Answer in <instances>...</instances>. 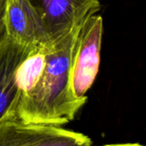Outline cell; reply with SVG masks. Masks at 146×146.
<instances>
[{"mask_svg":"<svg viewBox=\"0 0 146 146\" xmlns=\"http://www.w3.org/2000/svg\"><path fill=\"white\" fill-rule=\"evenodd\" d=\"M0 146H92V141L60 126L25 122L12 111L0 120Z\"/></svg>","mask_w":146,"mask_h":146,"instance_id":"obj_3","label":"cell"},{"mask_svg":"<svg viewBox=\"0 0 146 146\" xmlns=\"http://www.w3.org/2000/svg\"><path fill=\"white\" fill-rule=\"evenodd\" d=\"M101 146H144L137 143H129V144H114V145H105Z\"/></svg>","mask_w":146,"mask_h":146,"instance_id":"obj_8","label":"cell"},{"mask_svg":"<svg viewBox=\"0 0 146 146\" xmlns=\"http://www.w3.org/2000/svg\"><path fill=\"white\" fill-rule=\"evenodd\" d=\"M5 26L7 36L24 47L52 44L43 18L28 0H7Z\"/></svg>","mask_w":146,"mask_h":146,"instance_id":"obj_5","label":"cell"},{"mask_svg":"<svg viewBox=\"0 0 146 146\" xmlns=\"http://www.w3.org/2000/svg\"><path fill=\"white\" fill-rule=\"evenodd\" d=\"M104 31L103 17L87 16L77 27L70 55V86L77 98H85L100 67Z\"/></svg>","mask_w":146,"mask_h":146,"instance_id":"obj_2","label":"cell"},{"mask_svg":"<svg viewBox=\"0 0 146 146\" xmlns=\"http://www.w3.org/2000/svg\"><path fill=\"white\" fill-rule=\"evenodd\" d=\"M32 49L17 44L7 35L0 42V120L16 111L19 100L16 69Z\"/></svg>","mask_w":146,"mask_h":146,"instance_id":"obj_6","label":"cell"},{"mask_svg":"<svg viewBox=\"0 0 146 146\" xmlns=\"http://www.w3.org/2000/svg\"><path fill=\"white\" fill-rule=\"evenodd\" d=\"M6 4H7V0H0V42L7 35L6 26H5Z\"/></svg>","mask_w":146,"mask_h":146,"instance_id":"obj_7","label":"cell"},{"mask_svg":"<svg viewBox=\"0 0 146 146\" xmlns=\"http://www.w3.org/2000/svg\"><path fill=\"white\" fill-rule=\"evenodd\" d=\"M78 26L47 47L40 79L18 100L15 112L23 121L62 126L73 121L86 103L87 98H77L70 86V55Z\"/></svg>","mask_w":146,"mask_h":146,"instance_id":"obj_1","label":"cell"},{"mask_svg":"<svg viewBox=\"0 0 146 146\" xmlns=\"http://www.w3.org/2000/svg\"><path fill=\"white\" fill-rule=\"evenodd\" d=\"M43 18L51 43L100 10V0H28Z\"/></svg>","mask_w":146,"mask_h":146,"instance_id":"obj_4","label":"cell"}]
</instances>
